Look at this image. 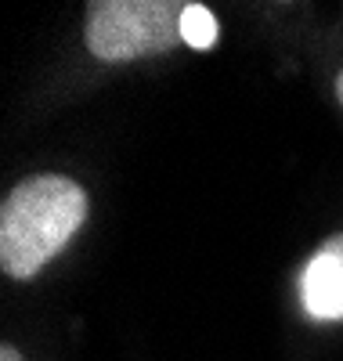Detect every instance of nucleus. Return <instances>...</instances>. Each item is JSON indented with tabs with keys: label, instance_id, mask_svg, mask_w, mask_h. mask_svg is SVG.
<instances>
[{
	"label": "nucleus",
	"instance_id": "nucleus-1",
	"mask_svg": "<svg viewBox=\"0 0 343 361\" xmlns=\"http://www.w3.org/2000/svg\"><path fill=\"white\" fill-rule=\"evenodd\" d=\"M87 221V192L73 177L37 173L0 202V267L8 279H33Z\"/></svg>",
	"mask_w": 343,
	"mask_h": 361
},
{
	"label": "nucleus",
	"instance_id": "nucleus-3",
	"mask_svg": "<svg viewBox=\"0 0 343 361\" xmlns=\"http://www.w3.org/2000/svg\"><path fill=\"white\" fill-rule=\"evenodd\" d=\"M303 311L318 322H343V235H332L318 246L300 271Z\"/></svg>",
	"mask_w": 343,
	"mask_h": 361
},
{
	"label": "nucleus",
	"instance_id": "nucleus-5",
	"mask_svg": "<svg viewBox=\"0 0 343 361\" xmlns=\"http://www.w3.org/2000/svg\"><path fill=\"white\" fill-rule=\"evenodd\" d=\"M336 98H339V105H343V69H339V76H336Z\"/></svg>",
	"mask_w": 343,
	"mask_h": 361
},
{
	"label": "nucleus",
	"instance_id": "nucleus-4",
	"mask_svg": "<svg viewBox=\"0 0 343 361\" xmlns=\"http://www.w3.org/2000/svg\"><path fill=\"white\" fill-rule=\"evenodd\" d=\"M181 40L188 47H195V51H210L217 44V18H213V11L203 8V4H184Z\"/></svg>",
	"mask_w": 343,
	"mask_h": 361
},
{
	"label": "nucleus",
	"instance_id": "nucleus-2",
	"mask_svg": "<svg viewBox=\"0 0 343 361\" xmlns=\"http://www.w3.org/2000/svg\"><path fill=\"white\" fill-rule=\"evenodd\" d=\"M181 0H90L83 44L102 62L167 54L181 40Z\"/></svg>",
	"mask_w": 343,
	"mask_h": 361
}]
</instances>
